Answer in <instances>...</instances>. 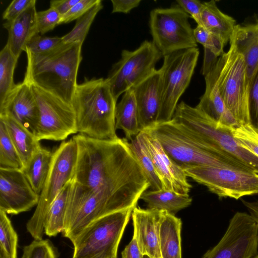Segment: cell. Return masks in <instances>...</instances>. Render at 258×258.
<instances>
[{
	"mask_svg": "<svg viewBox=\"0 0 258 258\" xmlns=\"http://www.w3.org/2000/svg\"><path fill=\"white\" fill-rule=\"evenodd\" d=\"M77 159L73 180L88 187L107 188L137 200L150 187L125 138L95 139L82 134L73 137Z\"/></svg>",
	"mask_w": 258,
	"mask_h": 258,
	"instance_id": "obj_1",
	"label": "cell"
},
{
	"mask_svg": "<svg viewBox=\"0 0 258 258\" xmlns=\"http://www.w3.org/2000/svg\"><path fill=\"white\" fill-rule=\"evenodd\" d=\"M82 44L63 43L49 51L36 54L26 51L27 66L23 81L71 103L78 85Z\"/></svg>",
	"mask_w": 258,
	"mask_h": 258,
	"instance_id": "obj_2",
	"label": "cell"
},
{
	"mask_svg": "<svg viewBox=\"0 0 258 258\" xmlns=\"http://www.w3.org/2000/svg\"><path fill=\"white\" fill-rule=\"evenodd\" d=\"M208 151L258 173V156L234 138L233 128L219 126L196 107L178 103L172 117Z\"/></svg>",
	"mask_w": 258,
	"mask_h": 258,
	"instance_id": "obj_3",
	"label": "cell"
},
{
	"mask_svg": "<svg viewBox=\"0 0 258 258\" xmlns=\"http://www.w3.org/2000/svg\"><path fill=\"white\" fill-rule=\"evenodd\" d=\"M116 102L106 79L92 78L78 84L71 102L78 133L95 139L117 140Z\"/></svg>",
	"mask_w": 258,
	"mask_h": 258,
	"instance_id": "obj_4",
	"label": "cell"
},
{
	"mask_svg": "<svg viewBox=\"0 0 258 258\" xmlns=\"http://www.w3.org/2000/svg\"><path fill=\"white\" fill-rule=\"evenodd\" d=\"M138 201L109 189H92L72 179L62 235L72 242L93 221L114 212L134 209Z\"/></svg>",
	"mask_w": 258,
	"mask_h": 258,
	"instance_id": "obj_5",
	"label": "cell"
},
{
	"mask_svg": "<svg viewBox=\"0 0 258 258\" xmlns=\"http://www.w3.org/2000/svg\"><path fill=\"white\" fill-rule=\"evenodd\" d=\"M146 130L157 139L169 157L183 169L212 166L250 171L210 152L173 118Z\"/></svg>",
	"mask_w": 258,
	"mask_h": 258,
	"instance_id": "obj_6",
	"label": "cell"
},
{
	"mask_svg": "<svg viewBox=\"0 0 258 258\" xmlns=\"http://www.w3.org/2000/svg\"><path fill=\"white\" fill-rule=\"evenodd\" d=\"M77 154V145L73 138L62 142L53 152L50 169L38 203L26 224L27 230L34 239H42L45 222L52 203L73 178Z\"/></svg>",
	"mask_w": 258,
	"mask_h": 258,
	"instance_id": "obj_7",
	"label": "cell"
},
{
	"mask_svg": "<svg viewBox=\"0 0 258 258\" xmlns=\"http://www.w3.org/2000/svg\"><path fill=\"white\" fill-rule=\"evenodd\" d=\"M133 209L114 212L90 223L72 242V258H117L118 247Z\"/></svg>",
	"mask_w": 258,
	"mask_h": 258,
	"instance_id": "obj_8",
	"label": "cell"
},
{
	"mask_svg": "<svg viewBox=\"0 0 258 258\" xmlns=\"http://www.w3.org/2000/svg\"><path fill=\"white\" fill-rule=\"evenodd\" d=\"M199 53L198 48L196 47L163 56V63L159 69L162 95L157 123L168 121L172 118L178 100L190 83Z\"/></svg>",
	"mask_w": 258,
	"mask_h": 258,
	"instance_id": "obj_9",
	"label": "cell"
},
{
	"mask_svg": "<svg viewBox=\"0 0 258 258\" xmlns=\"http://www.w3.org/2000/svg\"><path fill=\"white\" fill-rule=\"evenodd\" d=\"M219 59L218 86L221 97L239 124H249V80L244 58L230 44Z\"/></svg>",
	"mask_w": 258,
	"mask_h": 258,
	"instance_id": "obj_10",
	"label": "cell"
},
{
	"mask_svg": "<svg viewBox=\"0 0 258 258\" xmlns=\"http://www.w3.org/2000/svg\"><path fill=\"white\" fill-rule=\"evenodd\" d=\"M189 18L178 6L151 11L149 26L152 42L163 56L197 47Z\"/></svg>",
	"mask_w": 258,
	"mask_h": 258,
	"instance_id": "obj_11",
	"label": "cell"
},
{
	"mask_svg": "<svg viewBox=\"0 0 258 258\" xmlns=\"http://www.w3.org/2000/svg\"><path fill=\"white\" fill-rule=\"evenodd\" d=\"M162 56L153 42L148 40L135 50H123L106 78L115 99L117 101L121 94L153 73Z\"/></svg>",
	"mask_w": 258,
	"mask_h": 258,
	"instance_id": "obj_12",
	"label": "cell"
},
{
	"mask_svg": "<svg viewBox=\"0 0 258 258\" xmlns=\"http://www.w3.org/2000/svg\"><path fill=\"white\" fill-rule=\"evenodd\" d=\"M29 84L39 110L38 121L33 132L36 138L39 141H59L77 133L76 114L71 103L34 84Z\"/></svg>",
	"mask_w": 258,
	"mask_h": 258,
	"instance_id": "obj_13",
	"label": "cell"
},
{
	"mask_svg": "<svg viewBox=\"0 0 258 258\" xmlns=\"http://www.w3.org/2000/svg\"><path fill=\"white\" fill-rule=\"evenodd\" d=\"M186 175L219 198L238 200L258 194V173L227 167L202 166L183 169Z\"/></svg>",
	"mask_w": 258,
	"mask_h": 258,
	"instance_id": "obj_14",
	"label": "cell"
},
{
	"mask_svg": "<svg viewBox=\"0 0 258 258\" xmlns=\"http://www.w3.org/2000/svg\"><path fill=\"white\" fill-rule=\"evenodd\" d=\"M257 254V224L249 214L237 212L223 237L203 258H254Z\"/></svg>",
	"mask_w": 258,
	"mask_h": 258,
	"instance_id": "obj_15",
	"label": "cell"
},
{
	"mask_svg": "<svg viewBox=\"0 0 258 258\" xmlns=\"http://www.w3.org/2000/svg\"><path fill=\"white\" fill-rule=\"evenodd\" d=\"M39 199L22 170L0 168V210L17 215L37 206Z\"/></svg>",
	"mask_w": 258,
	"mask_h": 258,
	"instance_id": "obj_16",
	"label": "cell"
},
{
	"mask_svg": "<svg viewBox=\"0 0 258 258\" xmlns=\"http://www.w3.org/2000/svg\"><path fill=\"white\" fill-rule=\"evenodd\" d=\"M153 161L163 189L188 194L192 186L184 170L167 155L157 139L147 130L139 133Z\"/></svg>",
	"mask_w": 258,
	"mask_h": 258,
	"instance_id": "obj_17",
	"label": "cell"
},
{
	"mask_svg": "<svg viewBox=\"0 0 258 258\" xmlns=\"http://www.w3.org/2000/svg\"><path fill=\"white\" fill-rule=\"evenodd\" d=\"M136 99L141 131L157 123L161 104V75L156 70L142 82L132 88Z\"/></svg>",
	"mask_w": 258,
	"mask_h": 258,
	"instance_id": "obj_18",
	"label": "cell"
},
{
	"mask_svg": "<svg viewBox=\"0 0 258 258\" xmlns=\"http://www.w3.org/2000/svg\"><path fill=\"white\" fill-rule=\"evenodd\" d=\"M8 114L33 132L39 119V110L30 85L23 81L16 84L0 105V115Z\"/></svg>",
	"mask_w": 258,
	"mask_h": 258,
	"instance_id": "obj_19",
	"label": "cell"
},
{
	"mask_svg": "<svg viewBox=\"0 0 258 258\" xmlns=\"http://www.w3.org/2000/svg\"><path fill=\"white\" fill-rule=\"evenodd\" d=\"M219 68L218 58L214 68L204 76L205 91L196 107L218 125L235 128L240 124L226 106L219 90L218 78Z\"/></svg>",
	"mask_w": 258,
	"mask_h": 258,
	"instance_id": "obj_20",
	"label": "cell"
},
{
	"mask_svg": "<svg viewBox=\"0 0 258 258\" xmlns=\"http://www.w3.org/2000/svg\"><path fill=\"white\" fill-rule=\"evenodd\" d=\"M132 217L133 236L142 253L149 258H162L159 239L160 211L136 207Z\"/></svg>",
	"mask_w": 258,
	"mask_h": 258,
	"instance_id": "obj_21",
	"label": "cell"
},
{
	"mask_svg": "<svg viewBox=\"0 0 258 258\" xmlns=\"http://www.w3.org/2000/svg\"><path fill=\"white\" fill-rule=\"evenodd\" d=\"M36 0L14 20L6 22L4 27L8 30V38L6 45L17 58L25 49L27 44L36 34Z\"/></svg>",
	"mask_w": 258,
	"mask_h": 258,
	"instance_id": "obj_22",
	"label": "cell"
},
{
	"mask_svg": "<svg viewBox=\"0 0 258 258\" xmlns=\"http://www.w3.org/2000/svg\"><path fill=\"white\" fill-rule=\"evenodd\" d=\"M229 41L244 58L249 82L258 67L257 26L255 23L236 25Z\"/></svg>",
	"mask_w": 258,
	"mask_h": 258,
	"instance_id": "obj_23",
	"label": "cell"
},
{
	"mask_svg": "<svg viewBox=\"0 0 258 258\" xmlns=\"http://www.w3.org/2000/svg\"><path fill=\"white\" fill-rule=\"evenodd\" d=\"M181 225V219L174 214L160 211L159 239L162 258H182Z\"/></svg>",
	"mask_w": 258,
	"mask_h": 258,
	"instance_id": "obj_24",
	"label": "cell"
},
{
	"mask_svg": "<svg viewBox=\"0 0 258 258\" xmlns=\"http://www.w3.org/2000/svg\"><path fill=\"white\" fill-rule=\"evenodd\" d=\"M0 119L4 121L6 125L9 135L22 161L24 168L41 147L40 141L32 132L12 116L8 114L0 115Z\"/></svg>",
	"mask_w": 258,
	"mask_h": 258,
	"instance_id": "obj_25",
	"label": "cell"
},
{
	"mask_svg": "<svg viewBox=\"0 0 258 258\" xmlns=\"http://www.w3.org/2000/svg\"><path fill=\"white\" fill-rule=\"evenodd\" d=\"M202 25L212 34L220 38L226 45L235 28V20L222 12L215 1L203 3Z\"/></svg>",
	"mask_w": 258,
	"mask_h": 258,
	"instance_id": "obj_26",
	"label": "cell"
},
{
	"mask_svg": "<svg viewBox=\"0 0 258 258\" xmlns=\"http://www.w3.org/2000/svg\"><path fill=\"white\" fill-rule=\"evenodd\" d=\"M115 127L123 131L125 139L132 140L141 131L139 127L137 103L132 88L123 94L115 110Z\"/></svg>",
	"mask_w": 258,
	"mask_h": 258,
	"instance_id": "obj_27",
	"label": "cell"
},
{
	"mask_svg": "<svg viewBox=\"0 0 258 258\" xmlns=\"http://www.w3.org/2000/svg\"><path fill=\"white\" fill-rule=\"evenodd\" d=\"M140 199L146 203L149 209L164 211L172 214L188 207L192 202L188 194H179L164 189L146 190Z\"/></svg>",
	"mask_w": 258,
	"mask_h": 258,
	"instance_id": "obj_28",
	"label": "cell"
},
{
	"mask_svg": "<svg viewBox=\"0 0 258 258\" xmlns=\"http://www.w3.org/2000/svg\"><path fill=\"white\" fill-rule=\"evenodd\" d=\"M52 156L53 152L41 147L23 170L33 189L38 195L48 174Z\"/></svg>",
	"mask_w": 258,
	"mask_h": 258,
	"instance_id": "obj_29",
	"label": "cell"
},
{
	"mask_svg": "<svg viewBox=\"0 0 258 258\" xmlns=\"http://www.w3.org/2000/svg\"><path fill=\"white\" fill-rule=\"evenodd\" d=\"M72 180L68 183L52 203L44 224V233L55 236L64 229L65 218Z\"/></svg>",
	"mask_w": 258,
	"mask_h": 258,
	"instance_id": "obj_30",
	"label": "cell"
},
{
	"mask_svg": "<svg viewBox=\"0 0 258 258\" xmlns=\"http://www.w3.org/2000/svg\"><path fill=\"white\" fill-rule=\"evenodd\" d=\"M131 149L141 168L152 190L163 189L150 155L139 134L129 143Z\"/></svg>",
	"mask_w": 258,
	"mask_h": 258,
	"instance_id": "obj_31",
	"label": "cell"
},
{
	"mask_svg": "<svg viewBox=\"0 0 258 258\" xmlns=\"http://www.w3.org/2000/svg\"><path fill=\"white\" fill-rule=\"evenodd\" d=\"M18 58L11 52L7 46L0 52V105L6 99L16 84L14 74Z\"/></svg>",
	"mask_w": 258,
	"mask_h": 258,
	"instance_id": "obj_32",
	"label": "cell"
},
{
	"mask_svg": "<svg viewBox=\"0 0 258 258\" xmlns=\"http://www.w3.org/2000/svg\"><path fill=\"white\" fill-rule=\"evenodd\" d=\"M0 168L23 170L24 165L4 121L0 119Z\"/></svg>",
	"mask_w": 258,
	"mask_h": 258,
	"instance_id": "obj_33",
	"label": "cell"
},
{
	"mask_svg": "<svg viewBox=\"0 0 258 258\" xmlns=\"http://www.w3.org/2000/svg\"><path fill=\"white\" fill-rule=\"evenodd\" d=\"M18 237L8 214L0 210V258H17Z\"/></svg>",
	"mask_w": 258,
	"mask_h": 258,
	"instance_id": "obj_34",
	"label": "cell"
},
{
	"mask_svg": "<svg viewBox=\"0 0 258 258\" xmlns=\"http://www.w3.org/2000/svg\"><path fill=\"white\" fill-rule=\"evenodd\" d=\"M103 8L100 0L84 15L77 20L76 25L68 33L62 37L64 43L79 42L83 43L98 13Z\"/></svg>",
	"mask_w": 258,
	"mask_h": 258,
	"instance_id": "obj_35",
	"label": "cell"
},
{
	"mask_svg": "<svg viewBox=\"0 0 258 258\" xmlns=\"http://www.w3.org/2000/svg\"><path fill=\"white\" fill-rule=\"evenodd\" d=\"M195 39L197 43L201 44L204 51L213 54L218 58L224 53V42L219 37L212 34L204 26L198 25L193 29Z\"/></svg>",
	"mask_w": 258,
	"mask_h": 258,
	"instance_id": "obj_36",
	"label": "cell"
},
{
	"mask_svg": "<svg viewBox=\"0 0 258 258\" xmlns=\"http://www.w3.org/2000/svg\"><path fill=\"white\" fill-rule=\"evenodd\" d=\"M21 258H58V254L49 240L34 239L24 246Z\"/></svg>",
	"mask_w": 258,
	"mask_h": 258,
	"instance_id": "obj_37",
	"label": "cell"
},
{
	"mask_svg": "<svg viewBox=\"0 0 258 258\" xmlns=\"http://www.w3.org/2000/svg\"><path fill=\"white\" fill-rule=\"evenodd\" d=\"M232 133L240 145L258 156V133L249 124L239 125Z\"/></svg>",
	"mask_w": 258,
	"mask_h": 258,
	"instance_id": "obj_38",
	"label": "cell"
},
{
	"mask_svg": "<svg viewBox=\"0 0 258 258\" xmlns=\"http://www.w3.org/2000/svg\"><path fill=\"white\" fill-rule=\"evenodd\" d=\"M63 42L62 37H42L35 35L27 44L25 51L36 54L49 51Z\"/></svg>",
	"mask_w": 258,
	"mask_h": 258,
	"instance_id": "obj_39",
	"label": "cell"
},
{
	"mask_svg": "<svg viewBox=\"0 0 258 258\" xmlns=\"http://www.w3.org/2000/svg\"><path fill=\"white\" fill-rule=\"evenodd\" d=\"M248 112L249 124L258 133V67L249 82Z\"/></svg>",
	"mask_w": 258,
	"mask_h": 258,
	"instance_id": "obj_40",
	"label": "cell"
},
{
	"mask_svg": "<svg viewBox=\"0 0 258 258\" xmlns=\"http://www.w3.org/2000/svg\"><path fill=\"white\" fill-rule=\"evenodd\" d=\"M61 15L54 9L37 12L36 14V29L38 34H44L53 30L59 25Z\"/></svg>",
	"mask_w": 258,
	"mask_h": 258,
	"instance_id": "obj_41",
	"label": "cell"
},
{
	"mask_svg": "<svg viewBox=\"0 0 258 258\" xmlns=\"http://www.w3.org/2000/svg\"><path fill=\"white\" fill-rule=\"evenodd\" d=\"M100 0H79L66 14L61 16L59 25L67 24L84 15Z\"/></svg>",
	"mask_w": 258,
	"mask_h": 258,
	"instance_id": "obj_42",
	"label": "cell"
},
{
	"mask_svg": "<svg viewBox=\"0 0 258 258\" xmlns=\"http://www.w3.org/2000/svg\"><path fill=\"white\" fill-rule=\"evenodd\" d=\"M176 3L178 6L190 16L198 25L203 26L202 11L203 3L196 0H178Z\"/></svg>",
	"mask_w": 258,
	"mask_h": 258,
	"instance_id": "obj_43",
	"label": "cell"
},
{
	"mask_svg": "<svg viewBox=\"0 0 258 258\" xmlns=\"http://www.w3.org/2000/svg\"><path fill=\"white\" fill-rule=\"evenodd\" d=\"M33 0H13L3 14L6 22H11L16 19L33 2Z\"/></svg>",
	"mask_w": 258,
	"mask_h": 258,
	"instance_id": "obj_44",
	"label": "cell"
},
{
	"mask_svg": "<svg viewBox=\"0 0 258 258\" xmlns=\"http://www.w3.org/2000/svg\"><path fill=\"white\" fill-rule=\"evenodd\" d=\"M112 5V13L127 14L133 9L138 7L141 0H111Z\"/></svg>",
	"mask_w": 258,
	"mask_h": 258,
	"instance_id": "obj_45",
	"label": "cell"
},
{
	"mask_svg": "<svg viewBox=\"0 0 258 258\" xmlns=\"http://www.w3.org/2000/svg\"><path fill=\"white\" fill-rule=\"evenodd\" d=\"M79 0H52L50 7L55 9L61 16L66 14Z\"/></svg>",
	"mask_w": 258,
	"mask_h": 258,
	"instance_id": "obj_46",
	"label": "cell"
},
{
	"mask_svg": "<svg viewBox=\"0 0 258 258\" xmlns=\"http://www.w3.org/2000/svg\"><path fill=\"white\" fill-rule=\"evenodd\" d=\"M122 258H144L135 238H133L121 252Z\"/></svg>",
	"mask_w": 258,
	"mask_h": 258,
	"instance_id": "obj_47",
	"label": "cell"
},
{
	"mask_svg": "<svg viewBox=\"0 0 258 258\" xmlns=\"http://www.w3.org/2000/svg\"><path fill=\"white\" fill-rule=\"evenodd\" d=\"M242 202L258 225V201L248 202L242 200Z\"/></svg>",
	"mask_w": 258,
	"mask_h": 258,
	"instance_id": "obj_48",
	"label": "cell"
},
{
	"mask_svg": "<svg viewBox=\"0 0 258 258\" xmlns=\"http://www.w3.org/2000/svg\"><path fill=\"white\" fill-rule=\"evenodd\" d=\"M256 25L258 27V21L257 22L255 23Z\"/></svg>",
	"mask_w": 258,
	"mask_h": 258,
	"instance_id": "obj_49",
	"label": "cell"
},
{
	"mask_svg": "<svg viewBox=\"0 0 258 258\" xmlns=\"http://www.w3.org/2000/svg\"><path fill=\"white\" fill-rule=\"evenodd\" d=\"M254 258H258V254H257V255Z\"/></svg>",
	"mask_w": 258,
	"mask_h": 258,
	"instance_id": "obj_50",
	"label": "cell"
},
{
	"mask_svg": "<svg viewBox=\"0 0 258 258\" xmlns=\"http://www.w3.org/2000/svg\"><path fill=\"white\" fill-rule=\"evenodd\" d=\"M144 258H149V257L146 256H144Z\"/></svg>",
	"mask_w": 258,
	"mask_h": 258,
	"instance_id": "obj_51",
	"label": "cell"
}]
</instances>
